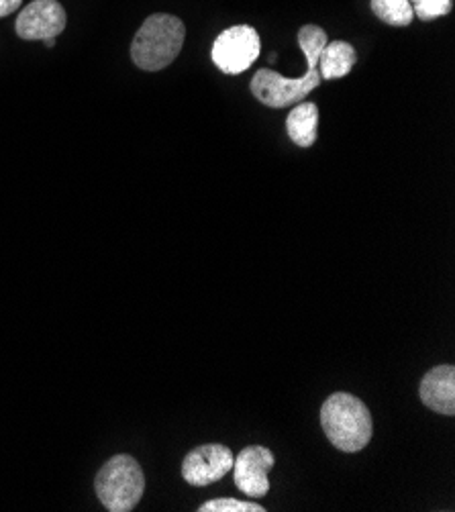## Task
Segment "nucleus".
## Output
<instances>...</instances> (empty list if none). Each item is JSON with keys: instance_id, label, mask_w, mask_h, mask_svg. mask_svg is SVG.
Segmentation results:
<instances>
[{"instance_id": "f257e3e1", "label": "nucleus", "mask_w": 455, "mask_h": 512, "mask_svg": "<svg viewBox=\"0 0 455 512\" xmlns=\"http://www.w3.org/2000/svg\"><path fill=\"white\" fill-rule=\"evenodd\" d=\"M298 45L309 62V70L302 78H286L274 70H260L251 78V92L270 109H286L305 100L321 84L319 58L327 45V33L319 25H305L298 31Z\"/></svg>"}, {"instance_id": "f03ea898", "label": "nucleus", "mask_w": 455, "mask_h": 512, "mask_svg": "<svg viewBox=\"0 0 455 512\" xmlns=\"http://www.w3.org/2000/svg\"><path fill=\"white\" fill-rule=\"evenodd\" d=\"M321 427L339 451L356 453L368 447L374 423L368 406L347 392L331 394L321 408Z\"/></svg>"}, {"instance_id": "7ed1b4c3", "label": "nucleus", "mask_w": 455, "mask_h": 512, "mask_svg": "<svg viewBox=\"0 0 455 512\" xmlns=\"http://www.w3.org/2000/svg\"><path fill=\"white\" fill-rule=\"evenodd\" d=\"M186 27L182 19L166 13L143 21L131 43V60L139 70L160 72L168 68L182 51Z\"/></svg>"}, {"instance_id": "20e7f679", "label": "nucleus", "mask_w": 455, "mask_h": 512, "mask_svg": "<svg viewBox=\"0 0 455 512\" xmlns=\"http://www.w3.org/2000/svg\"><path fill=\"white\" fill-rule=\"evenodd\" d=\"M94 490L107 510H133L145 492V476L141 466L137 464V459H133L131 455L111 457L96 474Z\"/></svg>"}, {"instance_id": "39448f33", "label": "nucleus", "mask_w": 455, "mask_h": 512, "mask_svg": "<svg viewBox=\"0 0 455 512\" xmlns=\"http://www.w3.org/2000/svg\"><path fill=\"white\" fill-rule=\"evenodd\" d=\"M260 51L262 43L258 31L249 25H237L225 29L215 39L213 62L223 74L237 76L260 58Z\"/></svg>"}, {"instance_id": "423d86ee", "label": "nucleus", "mask_w": 455, "mask_h": 512, "mask_svg": "<svg viewBox=\"0 0 455 512\" xmlns=\"http://www.w3.org/2000/svg\"><path fill=\"white\" fill-rule=\"evenodd\" d=\"M233 453L227 445L209 443L192 449L182 462V476L190 486H209L223 480L233 468Z\"/></svg>"}, {"instance_id": "0eeeda50", "label": "nucleus", "mask_w": 455, "mask_h": 512, "mask_svg": "<svg viewBox=\"0 0 455 512\" xmlns=\"http://www.w3.org/2000/svg\"><path fill=\"white\" fill-rule=\"evenodd\" d=\"M68 17L58 0H33L17 17L15 31L25 41L56 39L66 29Z\"/></svg>"}, {"instance_id": "6e6552de", "label": "nucleus", "mask_w": 455, "mask_h": 512, "mask_svg": "<svg viewBox=\"0 0 455 512\" xmlns=\"http://www.w3.org/2000/svg\"><path fill=\"white\" fill-rule=\"evenodd\" d=\"M274 468V453L264 445H249L233 459L235 486L249 498H262L270 490L268 474Z\"/></svg>"}, {"instance_id": "1a4fd4ad", "label": "nucleus", "mask_w": 455, "mask_h": 512, "mask_svg": "<svg viewBox=\"0 0 455 512\" xmlns=\"http://www.w3.org/2000/svg\"><path fill=\"white\" fill-rule=\"evenodd\" d=\"M421 402L433 413L453 417L455 415V368L445 364L425 374L421 388Z\"/></svg>"}, {"instance_id": "9d476101", "label": "nucleus", "mask_w": 455, "mask_h": 512, "mask_svg": "<svg viewBox=\"0 0 455 512\" xmlns=\"http://www.w3.org/2000/svg\"><path fill=\"white\" fill-rule=\"evenodd\" d=\"M317 125H319V109L315 102H298L286 119L288 137L298 147H313L315 145Z\"/></svg>"}, {"instance_id": "9b49d317", "label": "nucleus", "mask_w": 455, "mask_h": 512, "mask_svg": "<svg viewBox=\"0 0 455 512\" xmlns=\"http://www.w3.org/2000/svg\"><path fill=\"white\" fill-rule=\"evenodd\" d=\"M356 49H353L347 41H331L323 47L319 58V74L325 80H339L345 78L351 68L356 66Z\"/></svg>"}, {"instance_id": "f8f14e48", "label": "nucleus", "mask_w": 455, "mask_h": 512, "mask_svg": "<svg viewBox=\"0 0 455 512\" xmlns=\"http://www.w3.org/2000/svg\"><path fill=\"white\" fill-rule=\"evenodd\" d=\"M372 13L392 27H407L415 17L411 0H372Z\"/></svg>"}, {"instance_id": "ddd939ff", "label": "nucleus", "mask_w": 455, "mask_h": 512, "mask_svg": "<svg viewBox=\"0 0 455 512\" xmlns=\"http://www.w3.org/2000/svg\"><path fill=\"white\" fill-rule=\"evenodd\" d=\"M256 502H245V500H235V498H217L209 500L198 508V512H264Z\"/></svg>"}, {"instance_id": "4468645a", "label": "nucleus", "mask_w": 455, "mask_h": 512, "mask_svg": "<svg viewBox=\"0 0 455 512\" xmlns=\"http://www.w3.org/2000/svg\"><path fill=\"white\" fill-rule=\"evenodd\" d=\"M451 9V0H415L413 5V13H417V17L423 21H433L437 17L449 15Z\"/></svg>"}, {"instance_id": "2eb2a0df", "label": "nucleus", "mask_w": 455, "mask_h": 512, "mask_svg": "<svg viewBox=\"0 0 455 512\" xmlns=\"http://www.w3.org/2000/svg\"><path fill=\"white\" fill-rule=\"evenodd\" d=\"M23 5V0H0V19L13 15L15 11H19V7Z\"/></svg>"}, {"instance_id": "dca6fc26", "label": "nucleus", "mask_w": 455, "mask_h": 512, "mask_svg": "<svg viewBox=\"0 0 455 512\" xmlns=\"http://www.w3.org/2000/svg\"><path fill=\"white\" fill-rule=\"evenodd\" d=\"M43 43H45V47H54V45H56V39H45Z\"/></svg>"}, {"instance_id": "f3484780", "label": "nucleus", "mask_w": 455, "mask_h": 512, "mask_svg": "<svg viewBox=\"0 0 455 512\" xmlns=\"http://www.w3.org/2000/svg\"><path fill=\"white\" fill-rule=\"evenodd\" d=\"M411 3H415V0H411Z\"/></svg>"}]
</instances>
